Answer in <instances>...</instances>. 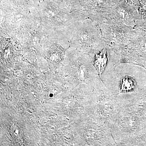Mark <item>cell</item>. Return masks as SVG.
<instances>
[{"label":"cell","mask_w":146,"mask_h":146,"mask_svg":"<svg viewBox=\"0 0 146 146\" xmlns=\"http://www.w3.org/2000/svg\"><path fill=\"white\" fill-rule=\"evenodd\" d=\"M98 26L106 46L115 51L124 49L138 36L136 28L121 23L104 21Z\"/></svg>","instance_id":"1"},{"label":"cell","mask_w":146,"mask_h":146,"mask_svg":"<svg viewBox=\"0 0 146 146\" xmlns=\"http://www.w3.org/2000/svg\"><path fill=\"white\" fill-rule=\"evenodd\" d=\"M139 19L136 10L124 0H120L112 5L104 21L121 23L137 28Z\"/></svg>","instance_id":"2"},{"label":"cell","mask_w":146,"mask_h":146,"mask_svg":"<svg viewBox=\"0 0 146 146\" xmlns=\"http://www.w3.org/2000/svg\"><path fill=\"white\" fill-rule=\"evenodd\" d=\"M109 58V53L108 52L106 46L98 54H97L95 55L94 66L99 76L101 75L103 72Z\"/></svg>","instance_id":"3"},{"label":"cell","mask_w":146,"mask_h":146,"mask_svg":"<svg viewBox=\"0 0 146 146\" xmlns=\"http://www.w3.org/2000/svg\"><path fill=\"white\" fill-rule=\"evenodd\" d=\"M135 86V82L132 78L129 76L125 77L121 80L120 91L128 92L132 91Z\"/></svg>","instance_id":"4"}]
</instances>
